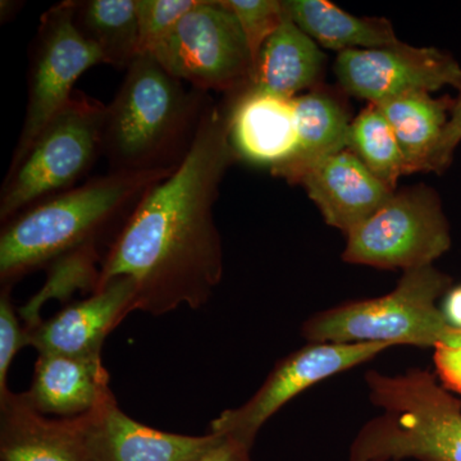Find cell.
<instances>
[{
	"mask_svg": "<svg viewBox=\"0 0 461 461\" xmlns=\"http://www.w3.org/2000/svg\"><path fill=\"white\" fill-rule=\"evenodd\" d=\"M236 159L226 98L212 103L181 165L145 194L108 245L95 291L131 278L136 311L154 317L205 305L223 277L214 204Z\"/></svg>",
	"mask_w": 461,
	"mask_h": 461,
	"instance_id": "1",
	"label": "cell"
},
{
	"mask_svg": "<svg viewBox=\"0 0 461 461\" xmlns=\"http://www.w3.org/2000/svg\"><path fill=\"white\" fill-rule=\"evenodd\" d=\"M176 169L109 172L44 200L2 224L0 282L14 287L30 273L108 233L117 235L154 185Z\"/></svg>",
	"mask_w": 461,
	"mask_h": 461,
	"instance_id": "2",
	"label": "cell"
},
{
	"mask_svg": "<svg viewBox=\"0 0 461 461\" xmlns=\"http://www.w3.org/2000/svg\"><path fill=\"white\" fill-rule=\"evenodd\" d=\"M212 103L208 93L186 89L151 54H139L105 112L109 172L177 168Z\"/></svg>",
	"mask_w": 461,
	"mask_h": 461,
	"instance_id": "3",
	"label": "cell"
},
{
	"mask_svg": "<svg viewBox=\"0 0 461 461\" xmlns=\"http://www.w3.org/2000/svg\"><path fill=\"white\" fill-rule=\"evenodd\" d=\"M369 399L381 414L366 421L348 461H461V402L429 371H369Z\"/></svg>",
	"mask_w": 461,
	"mask_h": 461,
	"instance_id": "4",
	"label": "cell"
},
{
	"mask_svg": "<svg viewBox=\"0 0 461 461\" xmlns=\"http://www.w3.org/2000/svg\"><path fill=\"white\" fill-rule=\"evenodd\" d=\"M450 276L435 266L403 272L395 290L375 299L357 300L312 315L302 327L308 342L436 348L461 339L437 300L450 291Z\"/></svg>",
	"mask_w": 461,
	"mask_h": 461,
	"instance_id": "5",
	"label": "cell"
},
{
	"mask_svg": "<svg viewBox=\"0 0 461 461\" xmlns=\"http://www.w3.org/2000/svg\"><path fill=\"white\" fill-rule=\"evenodd\" d=\"M107 105L83 91L45 124L0 191V222L78 186L103 156Z\"/></svg>",
	"mask_w": 461,
	"mask_h": 461,
	"instance_id": "6",
	"label": "cell"
},
{
	"mask_svg": "<svg viewBox=\"0 0 461 461\" xmlns=\"http://www.w3.org/2000/svg\"><path fill=\"white\" fill-rule=\"evenodd\" d=\"M346 263L403 272L433 266L451 248L441 199L426 185L396 191L368 220L346 233Z\"/></svg>",
	"mask_w": 461,
	"mask_h": 461,
	"instance_id": "7",
	"label": "cell"
},
{
	"mask_svg": "<svg viewBox=\"0 0 461 461\" xmlns=\"http://www.w3.org/2000/svg\"><path fill=\"white\" fill-rule=\"evenodd\" d=\"M151 56L168 74L204 93L230 95L253 78L247 38L222 0H199Z\"/></svg>",
	"mask_w": 461,
	"mask_h": 461,
	"instance_id": "8",
	"label": "cell"
},
{
	"mask_svg": "<svg viewBox=\"0 0 461 461\" xmlns=\"http://www.w3.org/2000/svg\"><path fill=\"white\" fill-rule=\"evenodd\" d=\"M74 0L54 5L42 14L30 53L29 99L25 120L11 166L74 95L81 75L103 62L102 54L75 25Z\"/></svg>",
	"mask_w": 461,
	"mask_h": 461,
	"instance_id": "9",
	"label": "cell"
},
{
	"mask_svg": "<svg viewBox=\"0 0 461 461\" xmlns=\"http://www.w3.org/2000/svg\"><path fill=\"white\" fill-rule=\"evenodd\" d=\"M393 346L386 342H309L276 364L247 402L227 409L212 420L211 433L233 437L253 447L258 432L288 402L318 382L368 362Z\"/></svg>",
	"mask_w": 461,
	"mask_h": 461,
	"instance_id": "10",
	"label": "cell"
},
{
	"mask_svg": "<svg viewBox=\"0 0 461 461\" xmlns=\"http://www.w3.org/2000/svg\"><path fill=\"white\" fill-rule=\"evenodd\" d=\"M333 71L346 93L375 105L417 91L433 93L445 86L457 90L461 85V67L450 54L403 42L342 51Z\"/></svg>",
	"mask_w": 461,
	"mask_h": 461,
	"instance_id": "11",
	"label": "cell"
},
{
	"mask_svg": "<svg viewBox=\"0 0 461 461\" xmlns=\"http://www.w3.org/2000/svg\"><path fill=\"white\" fill-rule=\"evenodd\" d=\"M69 421L86 461H193L221 438L145 426L120 408L112 390L93 411Z\"/></svg>",
	"mask_w": 461,
	"mask_h": 461,
	"instance_id": "12",
	"label": "cell"
},
{
	"mask_svg": "<svg viewBox=\"0 0 461 461\" xmlns=\"http://www.w3.org/2000/svg\"><path fill=\"white\" fill-rule=\"evenodd\" d=\"M135 311V282L129 277L115 278L87 299L66 305L26 330L27 346H32L38 354L102 355L109 333Z\"/></svg>",
	"mask_w": 461,
	"mask_h": 461,
	"instance_id": "13",
	"label": "cell"
},
{
	"mask_svg": "<svg viewBox=\"0 0 461 461\" xmlns=\"http://www.w3.org/2000/svg\"><path fill=\"white\" fill-rule=\"evenodd\" d=\"M324 222L348 233L395 195L350 149L315 163L299 181Z\"/></svg>",
	"mask_w": 461,
	"mask_h": 461,
	"instance_id": "14",
	"label": "cell"
},
{
	"mask_svg": "<svg viewBox=\"0 0 461 461\" xmlns=\"http://www.w3.org/2000/svg\"><path fill=\"white\" fill-rule=\"evenodd\" d=\"M230 102V141L238 159L273 169L296 148L294 99L248 86L226 95Z\"/></svg>",
	"mask_w": 461,
	"mask_h": 461,
	"instance_id": "15",
	"label": "cell"
},
{
	"mask_svg": "<svg viewBox=\"0 0 461 461\" xmlns=\"http://www.w3.org/2000/svg\"><path fill=\"white\" fill-rule=\"evenodd\" d=\"M109 391L102 355L38 354L32 386L21 395L41 414L75 418L93 411Z\"/></svg>",
	"mask_w": 461,
	"mask_h": 461,
	"instance_id": "16",
	"label": "cell"
},
{
	"mask_svg": "<svg viewBox=\"0 0 461 461\" xmlns=\"http://www.w3.org/2000/svg\"><path fill=\"white\" fill-rule=\"evenodd\" d=\"M0 459L86 461L69 418H48L12 391L0 397Z\"/></svg>",
	"mask_w": 461,
	"mask_h": 461,
	"instance_id": "17",
	"label": "cell"
},
{
	"mask_svg": "<svg viewBox=\"0 0 461 461\" xmlns=\"http://www.w3.org/2000/svg\"><path fill=\"white\" fill-rule=\"evenodd\" d=\"M296 148L286 162L271 169L276 177L290 184L300 178L315 163L348 149L351 120L348 111L332 94L321 89L296 96Z\"/></svg>",
	"mask_w": 461,
	"mask_h": 461,
	"instance_id": "18",
	"label": "cell"
},
{
	"mask_svg": "<svg viewBox=\"0 0 461 461\" xmlns=\"http://www.w3.org/2000/svg\"><path fill=\"white\" fill-rule=\"evenodd\" d=\"M324 60L326 56L317 42L285 14L284 23L260 51L250 86L295 99L300 91L318 83Z\"/></svg>",
	"mask_w": 461,
	"mask_h": 461,
	"instance_id": "19",
	"label": "cell"
},
{
	"mask_svg": "<svg viewBox=\"0 0 461 461\" xmlns=\"http://www.w3.org/2000/svg\"><path fill=\"white\" fill-rule=\"evenodd\" d=\"M286 16L317 44L339 53L400 44L386 18L357 17L327 0H285Z\"/></svg>",
	"mask_w": 461,
	"mask_h": 461,
	"instance_id": "20",
	"label": "cell"
},
{
	"mask_svg": "<svg viewBox=\"0 0 461 461\" xmlns=\"http://www.w3.org/2000/svg\"><path fill=\"white\" fill-rule=\"evenodd\" d=\"M454 102L450 96L433 98L430 93L417 91L377 104L395 132L409 175L426 172L427 163L441 139Z\"/></svg>",
	"mask_w": 461,
	"mask_h": 461,
	"instance_id": "21",
	"label": "cell"
},
{
	"mask_svg": "<svg viewBox=\"0 0 461 461\" xmlns=\"http://www.w3.org/2000/svg\"><path fill=\"white\" fill-rule=\"evenodd\" d=\"M75 25L114 68H129L140 54L135 0L76 2Z\"/></svg>",
	"mask_w": 461,
	"mask_h": 461,
	"instance_id": "22",
	"label": "cell"
},
{
	"mask_svg": "<svg viewBox=\"0 0 461 461\" xmlns=\"http://www.w3.org/2000/svg\"><path fill=\"white\" fill-rule=\"evenodd\" d=\"M348 149L391 190L409 175L405 157L393 127L377 105L368 104L351 121Z\"/></svg>",
	"mask_w": 461,
	"mask_h": 461,
	"instance_id": "23",
	"label": "cell"
},
{
	"mask_svg": "<svg viewBox=\"0 0 461 461\" xmlns=\"http://www.w3.org/2000/svg\"><path fill=\"white\" fill-rule=\"evenodd\" d=\"M104 257L100 256L99 245H89L77 249L58 258L48 266V280L38 295L30 300L29 304L21 308V317L25 320V330H30L41 321L39 311L44 302L50 297H69L75 290L95 293L100 278V268Z\"/></svg>",
	"mask_w": 461,
	"mask_h": 461,
	"instance_id": "24",
	"label": "cell"
},
{
	"mask_svg": "<svg viewBox=\"0 0 461 461\" xmlns=\"http://www.w3.org/2000/svg\"><path fill=\"white\" fill-rule=\"evenodd\" d=\"M140 54H151L199 0H135Z\"/></svg>",
	"mask_w": 461,
	"mask_h": 461,
	"instance_id": "25",
	"label": "cell"
},
{
	"mask_svg": "<svg viewBox=\"0 0 461 461\" xmlns=\"http://www.w3.org/2000/svg\"><path fill=\"white\" fill-rule=\"evenodd\" d=\"M238 18L247 38L254 67L267 41L277 32L285 20L282 2L278 0H222ZM254 72V71H253Z\"/></svg>",
	"mask_w": 461,
	"mask_h": 461,
	"instance_id": "26",
	"label": "cell"
},
{
	"mask_svg": "<svg viewBox=\"0 0 461 461\" xmlns=\"http://www.w3.org/2000/svg\"><path fill=\"white\" fill-rule=\"evenodd\" d=\"M12 287H2L0 293V397L8 393V375L18 351L27 346L25 326L18 321L16 308L12 304Z\"/></svg>",
	"mask_w": 461,
	"mask_h": 461,
	"instance_id": "27",
	"label": "cell"
},
{
	"mask_svg": "<svg viewBox=\"0 0 461 461\" xmlns=\"http://www.w3.org/2000/svg\"><path fill=\"white\" fill-rule=\"evenodd\" d=\"M461 142V85L457 89V96L455 98L453 109L450 112L447 124L438 144L433 150L426 172L441 173L450 167L453 162L454 153L457 145Z\"/></svg>",
	"mask_w": 461,
	"mask_h": 461,
	"instance_id": "28",
	"label": "cell"
},
{
	"mask_svg": "<svg viewBox=\"0 0 461 461\" xmlns=\"http://www.w3.org/2000/svg\"><path fill=\"white\" fill-rule=\"evenodd\" d=\"M433 360L444 387L461 395V339L455 344L436 346Z\"/></svg>",
	"mask_w": 461,
	"mask_h": 461,
	"instance_id": "29",
	"label": "cell"
},
{
	"mask_svg": "<svg viewBox=\"0 0 461 461\" xmlns=\"http://www.w3.org/2000/svg\"><path fill=\"white\" fill-rule=\"evenodd\" d=\"M251 448L233 437L221 436L217 444L193 461H253Z\"/></svg>",
	"mask_w": 461,
	"mask_h": 461,
	"instance_id": "30",
	"label": "cell"
},
{
	"mask_svg": "<svg viewBox=\"0 0 461 461\" xmlns=\"http://www.w3.org/2000/svg\"><path fill=\"white\" fill-rule=\"evenodd\" d=\"M444 313L446 320L455 329L461 330V286L448 291Z\"/></svg>",
	"mask_w": 461,
	"mask_h": 461,
	"instance_id": "31",
	"label": "cell"
}]
</instances>
